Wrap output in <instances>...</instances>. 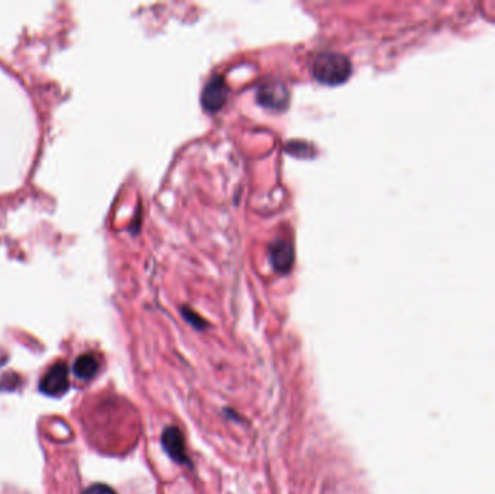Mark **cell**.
Returning <instances> with one entry per match:
<instances>
[{
    "label": "cell",
    "mask_w": 495,
    "mask_h": 494,
    "mask_svg": "<svg viewBox=\"0 0 495 494\" xmlns=\"http://www.w3.org/2000/svg\"><path fill=\"white\" fill-rule=\"evenodd\" d=\"M183 315H184V317H186L193 326H196L197 329H203V327L208 326V323H206L200 316H197L193 310L184 309V310H183Z\"/></svg>",
    "instance_id": "8"
},
{
    "label": "cell",
    "mask_w": 495,
    "mask_h": 494,
    "mask_svg": "<svg viewBox=\"0 0 495 494\" xmlns=\"http://www.w3.org/2000/svg\"><path fill=\"white\" fill-rule=\"evenodd\" d=\"M68 387V368L63 361L54 364L39 383V390L51 397H61L67 393Z\"/></svg>",
    "instance_id": "2"
},
{
    "label": "cell",
    "mask_w": 495,
    "mask_h": 494,
    "mask_svg": "<svg viewBox=\"0 0 495 494\" xmlns=\"http://www.w3.org/2000/svg\"><path fill=\"white\" fill-rule=\"evenodd\" d=\"M161 443L164 446V451L167 452L169 457L177 463V464H190L187 448H186V439L183 432L176 426H169L162 432Z\"/></svg>",
    "instance_id": "5"
},
{
    "label": "cell",
    "mask_w": 495,
    "mask_h": 494,
    "mask_svg": "<svg viewBox=\"0 0 495 494\" xmlns=\"http://www.w3.org/2000/svg\"><path fill=\"white\" fill-rule=\"evenodd\" d=\"M351 71V61L339 53H321L313 61V75L321 85H341L348 80Z\"/></svg>",
    "instance_id": "1"
},
{
    "label": "cell",
    "mask_w": 495,
    "mask_h": 494,
    "mask_svg": "<svg viewBox=\"0 0 495 494\" xmlns=\"http://www.w3.org/2000/svg\"><path fill=\"white\" fill-rule=\"evenodd\" d=\"M257 100L264 107L281 110L288 105L290 93H288V89L281 81H265L258 88Z\"/></svg>",
    "instance_id": "3"
},
{
    "label": "cell",
    "mask_w": 495,
    "mask_h": 494,
    "mask_svg": "<svg viewBox=\"0 0 495 494\" xmlns=\"http://www.w3.org/2000/svg\"><path fill=\"white\" fill-rule=\"evenodd\" d=\"M73 372L81 380H92L99 372V361L92 354H82L74 361Z\"/></svg>",
    "instance_id": "7"
},
{
    "label": "cell",
    "mask_w": 495,
    "mask_h": 494,
    "mask_svg": "<svg viewBox=\"0 0 495 494\" xmlns=\"http://www.w3.org/2000/svg\"><path fill=\"white\" fill-rule=\"evenodd\" d=\"M228 96L229 89L225 78L220 75H215L209 80V83L206 85L201 93V105L208 112H218L228 102Z\"/></svg>",
    "instance_id": "4"
},
{
    "label": "cell",
    "mask_w": 495,
    "mask_h": 494,
    "mask_svg": "<svg viewBox=\"0 0 495 494\" xmlns=\"http://www.w3.org/2000/svg\"><path fill=\"white\" fill-rule=\"evenodd\" d=\"M270 258L272 263V267L280 271V273H287L290 271L294 263V250L293 245L284 241V239H277L271 243L270 246Z\"/></svg>",
    "instance_id": "6"
},
{
    "label": "cell",
    "mask_w": 495,
    "mask_h": 494,
    "mask_svg": "<svg viewBox=\"0 0 495 494\" xmlns=\"http://www.w3.org/2000/svg\"><path fill=\"white\" fill-rule=\"evenodd\" d=\"M82 494H117V493L106 484H93Z\"/></svg>",
    "instance_id": "9"
}]
</instances>
